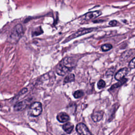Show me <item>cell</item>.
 Returning <instances> with one entry per match:
<instances>
[{"label":"cell","mask_w":135,"mask_h":135,"mask_svg":"<svg viewBox=\"0 0 135 135\" xmlns=\"http://www.w3.org/2000/svg\"><path fill=\"white\" fill-rule=\"evenodd\" d=\"M76 131L79 134H91L86 126L83 123H79L76 125Z\"/></svg>","instance_id":"obj_4"},{"label":"cell","mask_w":135,"mask_h":135,"mask_svg":"<svg viewBox=\"0 0 135 135\" xmlns=\"http://www.w3.org/2000/svg\"><path fill=\"white\" fill-rule=\"evenodd\" d=\"M112 48V45L111 44L109 43H107V44H104L103 45H102L101 47V50H102V51H108L110 50H111Z\"/></svg>","instance_id":"obj_14"},{"label":"cell","mask_w":135,"mask_h":135,"mask_svg":"<svg viewBox=\"0 0 135 135\" xmlns=\"http://www.w3.org/2000/svg\"><path fill=\"white\" fill-rule=\"evenodd\" d=\"M101 14H102V13L100 11H93V12H89V13L85 14L83 16V18L85 20H90L98 17Z\"/></svg>","instance_id":"obj_6"},{"label":"cell","mask_w":135,"mask_h":135,"mask_svg":"<svg viewBox=\"0 0 135 135\" xmlns=\"http://www.w3.org/2000/svg\"><path fill=\"white\" fill-rule=\"evenodd\" d=\"M128 72V69L127 68H122L120 70H119L115 74L114 78L115 79L118 80L119 81L122 79H123L124 78V76L127 74Z\"/></svg>","instance_id":"obj_7"},{"label":"cell","mask_w":135,"mask_h":135,"mask_svg":"<svg viewBox=\"0 0 135 135\" xmlns=\"http://www.w3.org/2000/svg\"><path fill=\"white\" fill-rule=\"evenodd\" d=\"M93 28H85V29H83V30H79L77 32L74 33L73 34L71 35V36H70L69 37H68L66 40L65 41V42H66V41H68L71 39H73V38H74L76 37H78V36H81V35H83L84 34H87L88 33H90L92 31H93Z\"/></svg>","instance_id":"obj_5"},{"label":"cell","mask_w":135,"mask_h":135,"mask_svg":"<svg viewBox=\"0 0 135 135\" xmlns=\"http://www.w3.org/2000/svg\"><path fill=\"white\" fill-rule=\"evenodd\" d=\"M75 80L74 74L73 73H70L68 74L64 79V83H69L74 81Z\"/></svg>","instance_id":"obj_12"},{"label":"cell","mask_w":135,"mask_h":135,"mask_svg":"<svg viewBox=\"0 0 135 135\" xmlns=\"http://www.w3.org/2000/svg\"><path fill=\"white\" fill-rule=\"evenodd\" d=\"M84 95V93L82 90H77L73 93V96L75 98L78 99L82 97Z\"/></svg>","instance_id":"obj_15"},{"label":"cell","mask_w":135,"mask_h":135,"mask_svg":"<svg viewBox=\"0 0 135 135\" xmlns=\"http://www.w3.org/2000/svg\"><path fill=\"white\" fill-rule=\"evenodd\" d=\"M29 104V101L27 100H24L17 102L15 104L14 107V109L15 111H21L25 109L28 104Z\"/></svg>","instance_id":"obj_8"},{"label":"cell","mask_w":135,"mask_h":135,"mask_svg":"<svg viewBox=\"0 0 135 135\" xmlns=\"http://www.w3.org/2000/svg\"><path fill=\"white\" fill-rule=\"evenodd\" d=\"M57 120L61 123L66 122L70 120L69 115L65 112H60L56 116Z\"/></svg>","instance_id":"obj_10"},{"label":"cell","mask_w":135,"mask_h":135,"mask_svg":"<svg viewBox=\"0 0 135 135\" xmlns=\"http://www.w3.org/2000/svg\"><path fill=\"white\" fill-rule=\"evenodd\" d=\"M109 24L110 25V26H117L119 24V23L118 22V21H117L116 20H112V21H111Z\"/></svg>","instance_id":"obj_19"},{"label":"cell","mask_w":135,"mask_h":135,"mask_svg":"<svg viewBox=\"0 0 135 135\" xmlns=\"http://www.w3.org/2000/svg\"><path fill=\"white\" fill-rule=\"evenodd\" d=\"M105 86V82L103 80H100L98 82V88L99 89L103 88Z\"/></svg>","instance_id":"obj_17"},{"label":"cell","mask_w":135,"mask_h":135,"mask_svg":"<svg viewBox=\"0 0 135 135\" xmlns=\"http://www.w3.org/2000/svg\"><path fill=\"white\" fill-rule=\"evenodd\" d=\"M42 111V105L40 102H34L32 103L28 109V114L31 117H37Z\"/></svg>","instance_id":"obj_3"},{"label":"cell","mask_w":135,"mask_h":135,"mask_svg":"<svg viewBox=\"0 0 135 135\" xmlns=\"http://www.w3.org/2000/svg\"><path fill=\"white\" fill-rule=\"evenodd\" d=\"M103 111L100 110V111H94L93 113L92 114L91 117L94 122H98L100 121L103 115Z\"/></svg>","instance_id":"obj_9"},{"label":"cell","mask_w":135,"mask_h":135,"mask_svg":"<svg viewBox=\"0 0 135 135\" xmlns=\"http://www.w3.org/2000/svg\"><path fill=\"white\" fill-rule=\"evenodd\" d=\"M76 65L75 59L72 57H65L63 59L55 68L56 73L63 76L71 71Z\"/></svg>","instance_id":"obj_1"},{"label":"cell","mask_w":135,"mask_h":135,"mask_svg":"<svg viewBox=\"0 0 135 135\" xmlns=\"http://www.w3.org/2000/svg\"><path fill=\"white\" fill-rule=\"evenodd\" d=\"M42 33H43V31L41 29V27H38L33 31V32L32 33V35L33 36H37V35H38L42 34Z\"/></svg>","instance_id":"obj_16"},{"label":"cell","mask_w":135,"mask_h":135,"mask_svg":"<svg viewBox=\"0 0 135 135\" xmlns=\"http://www.w3.org/2000/svg\"><path fill=\"white\" fill-rule=\"evenodd\" d=\"M23 34V28L21 24L15 25L12 29L8 37V41L11 43H16Z\"/></svg>","instance_id":"obj_2"},{"label":"cell","mask_w":135,"mask_h":135,"mask_svg":"<svg viewBox=\"0 0 135 135\" xmlns=\"http://www.w3.org/2000/svg\"><path fill=\"white\" fill-rule=\"evenodd\" d=\"M127 81V79H124V78H123V79H122L119 80L118 82H117V83L114 84L113 85H112L111 86V87L110 88V89H111V90H112V89H115V88H118V87L122 85L123 84H124Z\"/></svg>","instance_id":"obj_13"},{"label":"cell","mask_w":135,"mask_h":135,"mask_svg":"<svg viewBox=\"0 0 135 135\" xmlns=\"http://www.w3.org/2000/svg\"><path fill=\"white\" fill-rule=\"evenodd\" d=\"M129 67L131 69L135 68V57L130 61L129 63Z\"/></svg>","instance_id":"obj_18"},{"label":"cell","mask_w":135,"mask_h":135,"mask_svg":"<svg viewBox=\"0 0 135 135\" xmlns=\"http://www.w3.org/2000/svg\"><path fill=\"white\" fill-rule=\"evenodd\" d=\"M62 128L64 130V131L68 134H70L72 132L73 128H74V125L73 123L71 122H66L62 126Z\"/></svg>","instance_id":"obj_11"}]
</instances>
